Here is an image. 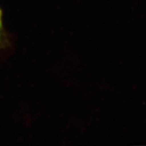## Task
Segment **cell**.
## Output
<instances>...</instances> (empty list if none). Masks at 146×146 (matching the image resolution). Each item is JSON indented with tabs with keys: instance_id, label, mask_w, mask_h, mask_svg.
<instances>
[{
	"instance_id": "1",
	"label": "cell",
	"mask_w": 146,
	"mask_h": 146,
	"mask_svg": "<svg viewBox=\"0 0 146 146\" xmlns=\"http://www.w3.org/2000/svg\"><path fill=\"white\" fill-rule=\"evenodd\" d=\"M10 44L8 35L4 29L3 25V12L0 9V49H5Z\"/></svg>"
}]
</instances>
